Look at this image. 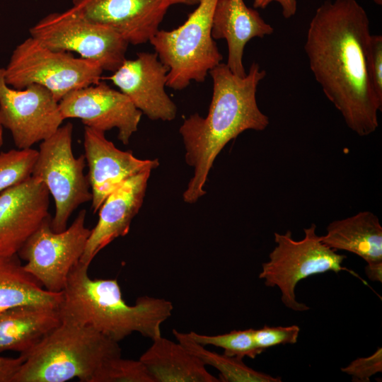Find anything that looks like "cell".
<instances>
[{"mask_svg": "<svg viewBox=\"0 0 382 382\" xmlns=\"http://www.w3.org/2000/svg\"><path fill=\"white\" fill-rule=\"evenodd\" d=\"M173 333L179 343L207 366L219 371L220 381L225 382H280L281 378L257 371L248 366L243 359L212 352L194 340L187 333L173 329Z\"/></svg>", "mask_w": 382, "mask_h": 382, "instance_id": "23", "label": "cell"}, {"mask_svg": "<svg viewBox=\"0 0 382 382\" xmlns=\"http://www.w3.org/2000/svg\"><path fill=\"white\" fill-rule=\"evenodd\" d=\"M62 323L58 308L26 304L0 313V353L24 354Z\"/></svg>", "mask_w": 382, "mask_h": 382, "instance_id": "19", "label": "cell"}, {"mask_svg": "<svg viewBox=\"0 0 382 382\" xmlns=\"http://www.w3.org/2000/svg\"><path fill=\"white\" fill-rule=\"evenodd\" d=\"M140 357L155 382H220L180 343L162 335L154 339Z\"/></svg>", "mask_w": 382, "mask_h": 382, "instance_id": "20", "label": "cell"}, {"mask_svg": "<svg viewBox=\"0 0 382 382\" xmlns=\"http://www.w3.org/2000/svg\"><path fill=\"white\" fill-rule=\"evenodd\" d=\"M254 329L232 330L230 332L207 335L191 331L187 334L197 343L203 345H213L222 348L226 355L243 359H255L263 352L257 347L254 337Z\"/></svg>", "mask_w": 382, "mask_h": 382, "instance_id": "24", "label": "cell"}, {"mask_svg": "<svg viewBox=\"0 0 382 382\" xmlns=\"http://www.w3.org/2000/svg\"><path fill=\"white\" fill-rule=\"evenodd\" d=\"M219 0H200L183 24L158 30L150 40L161 62L167 66L166 86L183 90L190 82H204L223 56L212 36L214 12Z\"/></svg>", "mask_w": 382, "mask_h": 382, "instance_id": "5", "label": "cell"}, {"mask_svg": "<svg viewBox=\"0 0 382 382\" xmlns=\"http://www.w3.org/2000/svg\"><path fill=\"white\" fill-rule=\"evenodd\" d=\"M366 64L372 87L382 100V36L370 35L366 47Z\"/></svg>", "mask_w": 382, "mask_h": 382, "instance_id": "28", "label": "cell"}, {"mask_svg": "<svg viewBox=\"0 0 382 382\" xmlns=\"http://www.w3.org/2000/svg\"><path fill=\"white\" fill-rule=\"evenodd\" d=\"M59 106L64 120L77 118L85 127L104 132L117 128L118 139L125 145L142 115L127 96L101 81L70 92Z\"/></svg>", "mask_w": 382, "mask_h": 382, "instance_id": "12", "label": "cell"}, {"mask_svg": "<svg viewBox=\"0 0 382 382\" xmlns=\"http://www.w3.org/2000/svg\"><path fill=\"white\" fill-rule=\"evenodd\" d=\"M86 210L81 209L70 226L55 232L49 216L18 253L26 261L23 267L46 290L62 292L72 268L80 261L91 229L85 226Z\"/></svg>", "mask_w": 382, "mask_h": 382, "instance_id": "10", "label": "cell"}, {"mask_svg": "<svg viewBox=\"0 0 382 382\" xmlns=\"http://www.w3.org/2000/svg\"><path fill=\"white\" fill-rule=\"evenodd\" d=\"M88 267L79 261L68 277L58 308L62 322L90 326L117 342L134 332L152 340L162 335L173 310L170 301L142 296L129 305L117 279H91Z\"/></svg>", "mask_w": 382, "mask_h": 382, "instance_id": "3", "label": "cell"}, {"mask_svg": "<svg viewBox=\"0 0 382 382\" xmlns=\"http://www.w3.org/2000/svg\"><path fill=\"white\" fill-rule=\"evenodd\" d=\"M321 241L335 250H345L362 258L367 264L382 262V227L376 215L360 212L328 224Z\"/></svg>", "mask_w": 382, "mask_h": 382, "instance_id": "21", "label": "cell"}, {"mask_svg": "<svg viewBox=\"0 0 382 382\" xmlns=\"http://www.w3.org/2000/svg\"><path fill=\"white\" fill-rule=\"evenodd\" d=\"M273 27L265 21L256 8L246 6L243 0H219L212 20L214 40L224 39L228 45L226 65L234 74L245 76L243 63L246 44L254 37L272 34Z\"/></svg>", "mask_w": 382, "mask_h": 382, "instance_id": "18", "label": "cell"}, {"mask_svg": "<svg viewBox=\"0 0 382 382\" xmlns=\"http://www.w3.org/2000/svg\"><path fill=\"white\" fill-rule=\"evenodd\" d=\"M50 194L32 175L0 193V257L18 254L49 214Z\"/></svg>", "mask_w": 382, "mask_h": 382, "instance_id": "13", "label": "cell"}, {"mask_svg": "<svg viewBox=\"0 0 382 382\" xmlns=\"http://www.w3.org/2000/svg\"><path fill=\"white\" fill-rule=\"evenodd\" d=\"M299 332L300 328L296 325L286 327L265 325L260 329H254L253 337L257 347L264 352L277 345L296 343Z\"/></svg>", "mask_w": 382, "mask_h": 382, "instance_id": "27", "label": "cell"}, {"mask_svg": "<svg viewBox=\"0 0 382 382\" xmlns=\"http://www.w3.org/2000/svg\"><path fill=\"white\" fill-rule=\"evenodd\" d=\"M37 156L32 148L0 153V193L31 176Z\"/></svg>", "mask_w": 382, "mask_h": 382, "instance_id": "25", "label": "cell"}, {"mask_svg": "<svg viewBox=\"0 0 382 382\" xmlns=\"http://www.w3.org/2000/svg\"><path fill=\"white\" fill-rule=\"evenodd\" d=\"M304 237L300 241L292 238L291 231L274 233L276 246L269 255V260L262 263L259 278L267 286H277L284 306L294 311H306L310 308L296 300L295 289L302 279L314 274L345 270L366 282L354 271L342 266L347 256L323 243L316 233V225L304 228Z\"/></svg>", "mask_w": 382, "mask_h": 382, "instance_id": "6", "label": "cell"}, {"mask_svg": "<svg viewBox=\"0 0 382 382\" xmlns=\"http://www.w3.org/2000/svg\"><path fill=\"white\" fill-rule=\"evenodd\" d=\"M62 298V292L46 290L26 272L18 254L0 257V313L26 304L58 308Z\"/></svg>", "mask_w": 382, "mask_h": 382, "instance_id": "22", "label": "cell"}, {"mask_svg": "<svg viewBox=\"0 0 382 382\" xmlns=\"http://www.w3.org/2000/svg\"><path fill=\"white\" fill-rule=\"evenodd\" d=\"M170 6L168 0H73L71 7L137 45L149 42L159 30Z\"/></svg>", "mask_w": 382, "mask_h": 382, "instance_id": "14", "label": "cell"}, {"mask_svg": "<svg viewBox=\"0 0 382 382\" xmlns=\"http://www.w3.org/2000/svg\"><path fill=\"white\" fill-rule=\"evenodd\" d=\"M272 2H277L280 4L282 16L286 19L291 18L296 13V0H254L253 7L254 8L265 9Z\"/></svg>", "mask_w": 382, "mask_h": 382, "instance_id": "31", "label": "cell"}, {"mask_svg": "<svg viewBox=\"0 0 382 382\" xmlns=\"http://www.w3.org/2000/svg\"><path fill=\"white\" fill-rule=\"evenodd\" d=\"M72 135L73 125L68 122L42 141L31 175L46 185L54 200L51 226L55 232L65 230L72 213L92 199L89 181L84 174L85 156H74Z\"/></svg>", "mask_w": 382, "mask_h": 382, "instance_id": "8", "label": "cell"}, {"mask_svg": "<svg viewBox=\"0 0 382 382\" xmlns=\"http://www.w3.org/2000/svg\"><path fill=\"white\" fill-rule=\"evenodd\" d=\"M373 1L377 5L381 6L382 4V0H373Z\"/></svg>", "mask_w": 382, "mask_h": 382, "instance_id": "35", "label": "cell"}, {"mask_svg": "<svg viewBox=\"0 0 382 382\" xmlns=\"http://www.w3.org/2000/svg\"><path fill=\"white\" fill-rule=\"evenodd\" d=\"M151 170L129 178L107 197L98 210V222L91 230L81 262L89 266L102 249L129 233L142 206Z\"/></svg>", "mask_w": 382, "mask_h": 382, "instance_id": "17", "label": "cell"}, {"mask_svg": "<svg viewBox=\"0 0 382 382\" xmlns=\"http://www.w3.org/2000/svg\"><path fill=\"white\" fill-rule=\"evenodd\" d=\"M29 32L44 46L76 52L96 62L103 71L112 73L126 59L129 45L126 40L112 30L86 19L72 7L45 16Z\"/></svg>", "mask_w": 382, "mask_h": 382, "instance_id": "9", "label": "cell"}, {"mask_svg": "<svg viewBox=\"0 0 382 382\" xmlns=\"http://www.w3.org/2000/svg\"><path fill=\"white\" fill-rule=\"evenodd\" d=\"M212 96L208 114L194 113L186 118L179 132L185 149V161L194 168L183 192V200L193 204L206 194L204 186L212 165L224 147L242 132L263 131L269 117L259 108L256 93L266 71L253 62L245 76H238L226 64L209 71Z\"/></svg>", "mask_w": 382, "mask_h": 382, "instance_id": "2", "label": "cell"}, {"mask_svg": "<svg viewBox=\"0 0 382 382\" xmlns=\"http://www.w3.org/2000/svg\"><path fill=\"white\" fill-rule=\"evenodd\" d=\"M83 146L93 213L98 212L107 197L127 179L159 166L158 158H138L131 151L117 149L104 132L88 127L84 129Z\"/></svg>", "mask_w": 382, "mask_h": 382, "instance_id": "16", "label": "cell"}, {"mask_svg": "<svg viewBox=\"0 0 382 382\" xmlns=\"http://www.w3.org/2000/svg\"><path fill=\"white\" fill-rule=\"evenodd\" d=\"M3 142H4V139H3V126L0 122V148L1 146H2L3 144Z\"/></svg>", "mask_w": 382, "mask_h": 382, "instance_id": "34", "label": "cell"}, {"mask_svg": "<svg viewBox=\"0 0 382 382\" xmlns=\"http://www.w3.org/2000/svg\"><path fill=\"white\" fill-rule=\"evenodd\" d=\"M168 69L156 52H138L108 78L149 119L171 121L177 107L166 93Z\"/></svg>", "mask_w": 382, "mask_h": 382, "instance_id": "15", "label": "cell"}, {"mask_svg": "<svg viewBox=\"0 0 382 382\" xmlns=\"http://www.w3.org/2000/svg\"><path fill=\"white\" fill-rule=\"evenodd\" d=\"M93 382H155V381L139 359H125L120 356L106 361L95 375Z\"/></svg>", "mask_w": 382, "mask_h": 382, "instance_id": "26", "label": "cell"}, {"mask_svg": "<svg viewBox=\"0 0 382 382\" xmlns=\"http://www.w3.org/2000/svg\"><path fill=\"white\" fill-rule=\"evenodd\" d=\"M365 274L371 281L382 282V262L367 264L365 267Z\"/></svg>", "mask_w": 382, "mask_h": 382, "instance_id": "32", "label": "cell"}, {"mask_svg": "<svg viewBox=\"0 0 382 382\" xmlns=\"http://www.w3.org/2000/svg\"><path fill=\"white\" fill-rule=\"evenodd\" d=\"M199 1L200 0H168L170 6L174 4L194 6L197 5Z\"/></svg>", "mask_w": 382, "mask_h": 382, "instance_id": "33", "label": "cell"}, {"mask_svg": "<svg viewBox=\"0 0 382 382\" xmlns=\"http://www.w3.org/2000/svg\"><path fill=\"white\" fill-rule=\"evenodd\" d=\"M24 361L22 356L9 358L0 356V382H13V379Z\"/></svg>", "mask_w": 382, "mask_h": 382, "instance_id": "30", "label": "cell"}, {"mask_svg": "<svg viewBox=\"0 0 382 382\" xmlns=\"http://www.w3.org/2000/svg\"><path fill=\"white\" fill-rule=\"evenodd\" d=\"M64 120L59 102L47 88L37 84L13 88L6 83L0 67V122L18 149L49 138Z\"/></svg>", "mask_w": 382, "mask_h": 382, "instance_id": "11", "label": "cell"}, {"mask_svg": "<svg viewBox=\"0 0 382 382\" xmlns=\"http://www.w3.org/2000/svg\"><path fill=\"white\" fill-rule=\"evenodd\" d=\"M341 371L357 382H368L370 378L382 371V349L378 347L376 352L366 357H359L351 361Z\"/></svg>", "mask_w": 382, "mask_h": 382, "instance_id": "29", "label": "cell"}, {"mask_svg": "<svg viewBox=\"0 0 382 382\" xmlns=\"http://www.w3.org/2000/svg\"><path fill=\"white\" fill-rule=\"evenodd\" d=\"M370 35L368 15L358 1L326 0L316 9L304 44L315 79L347 127L360 137L376 130L382 110L366 69Z\"/></svg>", "mask_w": 382, "mask_h": 382, "instance_id": "1", "label": "cell"}, {"mask_svg": "<svg viewBox=\"0 0 382 382\" xmlns=\"http://www.w3.org/2000/svg\"><path fill=\"white\" fill-rule=\"evenodd\" d=\"M4 71L9 86L23 89L37 84L58 102L73 91L98 83L103 71L95 62L50 49L30 36L15 48Z\"/></svg>", "mask_w": 382, "mask_h": 382, "instance_id": "7", "label": "cell"}, {"mask_svg": "<svg viewBox=\"0 0 382 382\" xmlns=\"http://www.w3.org/2000/svg\"><path fill=\"white\" fill-rule=\"evenodd\" d=\"M117 342L93 328L62 322L27 352L13 382H93L103 365L121 356Z\"/></svg>", "mask_w": 382, "mask_h": 382, "instance_id": "4", "label": "cell"}]
</instances>
